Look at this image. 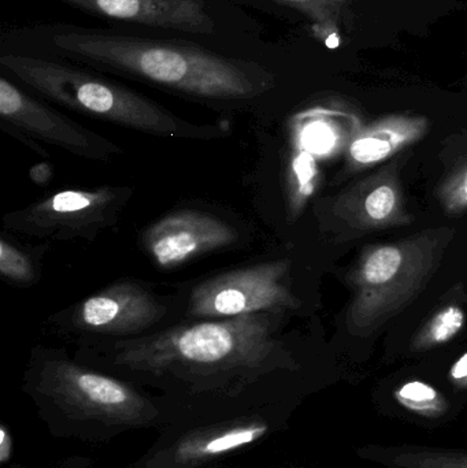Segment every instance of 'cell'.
Wrapping results in <instances>:
<instances>
[{
	"label": "cell",
	"instance_id": "1",
	"mask_svg": "<svg viewBox=\"0 0 467 468\" xmlns=\"http://www.w3.org/2000/svg\"><path fill=\"white\" fill-rule=\"evenodd\" d=\"M279 314H244L118 338L84 349L79 360L156 390L169 401L175 420L280 406L285 403L277 379L299 365L277 338Z\"/></svg>",
	"mask_w": 467,
	"mask_h": 468
},
{
	"label": "cell",
	"instance_id": "2",
	"mask_svg": "<svg viewBox=\"0 0 467 468\" xmlns=\"http://www.w3.org/2000/svg\"><path fill=\"white\" fill-rule=\"evenodd\" d=\"M52 46L66 59L191 98L249 101L273 87V76L260 63L194 41L74 29L57 33Z\"/></svg>",
	"mask_w": 467,
	"mask_h": 468
},
{
	"label": "cell",
	"instance_id": "3",
	"mask_svg": "<svg viewBox=\"0 0 467 468\" xmlns=\"http://www.w3.org/2000/svg\"><path fill=\"white\" fill-rule=\"evenodd\" d=\"M22 388L55 439L104 444L129 431H161L175 418L162 396L58 349L32 351Z\"/></svg>",
	"mask_w": 467,
	"mask_h": 468
},
{
	"label": "cell",
	"instance_id": "4",
	"mask_svg": "<svg viewBox=\"0 0 467 468\" xmlns=\"http://www.w3.org/2000/svg\"><path fill=\"white\" fill-rule=\"evenodd\" d=\"M0 63L44 98L81 114L154 136L194 140L224 136L221 126L188 122L129 88L66 63L24 55H5Z\"/></svg>",
	"mask_w": 467,
	"mask_h": 468
},
{
	"label": "cell",
	"instance_id": "5",
	"mask_svg": "<svg viewBox=\"0 0 467 468\" xmlns=\"http://www.w3.org/2000/svg\"><path fill=\"white\" fill-rule=\"evenodd\" d=\"M454 237L451 228H436L365 250L351 274L348 330L369 335L402 313L425 291Z\"/></svg>",
	"mask_w": 467,
	"mask_h": 468
},
{
	"label": "cell",
	"instance_id": "6",
	"mask_svg": "<svg viewBox=\"0 0 467 468\" xmlns=\"http://www.w3.org/2000/svg\"><path fill=\"white\" fill-rule=\"evenodd\" d=\"M284 404L240 414L186 418L159 431L150 450L125 468H206L257 447L285 425Z\"/></svg>",
	"mask_w": 467,
	"mask_h": 468
},
{
	"label": "cell",
	"instance_id": "7",
	"mask_svg": "<svg viewBox=\"0 0 467 468\" xmlns=\"http://www.w3.org/2000/svg\"><path fill=\"white\" fill-rule=\"evenodd\" d=\"M132 194L131 188L121 186L68 189L7 214L3 222L7 229L30 237L90 241L117 224Z\"/></svg>",
	"mask_w": 467,
	"mask_h": 468
},
{
	"label": "cell",
	"instance_id": "8",
	"mask_svg": "<svg viewBox=\"0 0 467 468\" xmlns=\"http://www.w3.org/2000/svg\"><path fill=\"white\" fill-rule=\"evenodd\" d=\"M290 261H273L203 281L191 292L188 314L195 318H232L244 314L295 310L299 300L288 288Z\"/></svg>",
	"mask_w": 467,
	"mask_h": 468
},
{
	"label": "cell",
	"instance_id": "9",
	"mask_svg": "<svg viewBox=\"0 0 467 468\" xmlns=\"http://www.w3.org/2000/svg\"><path fill=\"white\" fill-rule=\"evenodd\" d=\"M0 117L21 133L81 158L110 162L123 153L111 140L69 120L5 79L0 80Z\"/></svg>",
	"mask_w": 467,
	"mask_h": 468
},
{
	"label": "cell",
	"instance_id": "10",
	"mask_svg": "<svg viewBox=\"0 0 467 468\" xmlns=\"http://www.w3.org/2000/svg\"><path fill=\"white\" fill-rule=\"evenodd\" d=\"M143 248L161 269H175L192 259L236 244L239 232L224 219L202 211L167 214L143 233Z\"/></svg>",
	"mask_w": 467,
	"mask_h": 468
},
{
	"label": "cell",
	"instance_id": "11",
	"mask_svg": "<svg viewBox=\"0 0 467 468\" xmlns=\"http://www.w3.org/2000/svg\"><path fill=\"white\" fill-rule=\"evenodd\" d=\"M165 305L133 281H118L74 307V329L93 335L136 337L158 324Z\"/></svg>",
	"mask_w": 467,
	"mask_h": 468
},
{
	"label": "cell",
	"instance_id": "12",
	"mask_svg": "<svg viewBox=\"0 0 467 468\" xmlns=\"http://www.w3.org/2000/svg\"><path fill=\"white\" fill-rule=\"evenodd\" d=\"M331 213L347 229L358 233L410 224L397 165L345 189L334 199Z\"/></svg>",
	"mask_w": 467,
	"mask_h": 468
},
{
	"label": "cell",
	"instance_id": "13",
	"mask_svg": "<svg viewBox=\"0 0 467 468\" xmlns=\"http://www.w3.org/2000/svg\"><path fill=\"white\" fill-rule=\"evenodd\" d=\"M85 13L144 27L210 35L213 16L202 0H62Z\"/></svg>",
	"mask_w": 467,
	"mask_h": 468
},
{
	"label": "cell",
	"instance_id": "14",
	"mask_svg": "<svg viewBox=\"0 0 467 468\" xmlns=\"http://www.w3.org/2000/svg\"><path fill=\"white\" fill-rule=\"evenodd\" d=\"M425 131L424 118H384L354 136L348 145V162L354 169L373 166L413 144Z\"/></svg>",
	"mask_w": 467,
	"mask_h": 468
},
{
	"label": "cell",
	"instance_id": "15",
	"mask_svg": "<svg viewBox=\"0 0 467 468\" xmlns=\"http://www.w3.org/2000/svg\"><path fill=\"white\" fill-rule=\"evenodd\" d=\"M358 455L386 468H467V451L421 445H369Z\"/></svg>",
	"mask_w": 467,
	"mask_h": 468
},
{
	"label": "cell",
	"instance_id": "16",
	"mask_svg": "<svg viewBox=\"0 0 467 468\" xmlns=\"http://www.w3.org/2000/svg\"><path fill=\"white\" fill-rule=\"evenodd\" d=\"M466 314L460 305L449 304L440 308L411 343L414 352L428 351L449 343L460 335L465 326Z\"/></svg>",
	"mask_w": 467,
	"mask_h": 468
},
{
	"label": "cell",
	"instance_id": "17",
	"mask_svg": "<svg viewBox=\"0 0 467 468\" xmlns=\"http://www.w3.org/2000/svg\"><path fill=\"white\" fill-rule=\"evenodd\" d=\"M398 403L419 417H440L447 411V401L435 388L425 382H408L395 392Z\"/></svg>",
	"mask_w": 467,
	"mask_h": 468
},
{
	"label": "cell",
	"instance_id": "18",
	"mask_svg": "<svg viewBox=\"0 0 467 468\" xmlns=\"http://www.w3.org/2000/svg\"><path fill=\"white\" fill-rule=\"evenodd\" d=\"M301 11L313 22V27L337 25L343 7L348 0H273Z\"/></svg>",
	"mask_w": 467,
	"mask_h": 468
},
{
	"label": "cell",
	"instance_id": "19",
	"mask_svg": "<svg viewBox=\"0 0 467 468\" xmlns=\"http://www.w3.org/2000/svg\"><path fill=\"white\" fill-rule=\"evenodd\" d=\"M0 272L7 280L18 283H32L36 278L35 266L27 253L0 239Z\"/></svg>",
	"mask_w": 467,
	"mask_h": 468
},
{
	"label": "cell",
	"instance_id": "20",
	"mask_svg": "<svg viewBox=\"0 0 467 468\" xmlns=\"http://www.w3.org/2000/svg\"><path fill=\"white\" fill-rule=\"evenodd\" d=\"M439 197L447 213L461 214L467 210V164L450 176Z\"/></svg>",
	"mask_w": 467,
	"mask_h": 468
},
{
	"label": "cell",
	"instance_id": "21",
	"mask_svg": "<svg viewBox=\"0 0 467 468\" xmlns=\"http://www.w3.org/2000/svg\"><path fill=\"white\" fill-rule=\"evenodd\" d=\"M14 453V440L10 429L2 423L0 426V463L5 464L11 461Z\"/></svg>",
	"mask_w": 467,
	"mask_h": 468
},
{
	"label": "cell",
	"instance_id": "22",
	"mask_svg": "<svg viewBox=\"0 0 467 468\" xmlns=\"http://www.w3.org/2000/svg\"><path fill=\"white\" fill-rule=\"evenodd\" d=\"M313 33H314L315 37L324 41V44L328 48H337L339 47L340 36L337 25H332V27H313Z\"/></svg>",
	"mask_w": 467,
	"mask_h": 468
},
{
	"label": "cell",
	"instance_id": "23",
	"mask_svg": "<svg viewBox=\"0 0 467 468\" xmlns=\"http://www.w3.org/2000/svg\"><path fill=\"white\" fill-rule=\"evenodd\" d=\"M451 378L461 387H467V354L452 366Z\"/></svg>",
	"mask_w": 467,
	"mask_h": 468
},
{
	"label": "cell",
	"instance_id": "24",
	"mask_svg": "<svg viewBox=\"0 0 467 468\" xmlns=\"http://www.w3.org/2000/svg\"><path fill=\"white\" fill-rule=\"evenodd\" d=\"M206 468H225V467H221V466H219V464H214V466L206 467Z\"/></svg>",
	"mask_w": 467,
	"mask_h": 468
}]
</instances>
